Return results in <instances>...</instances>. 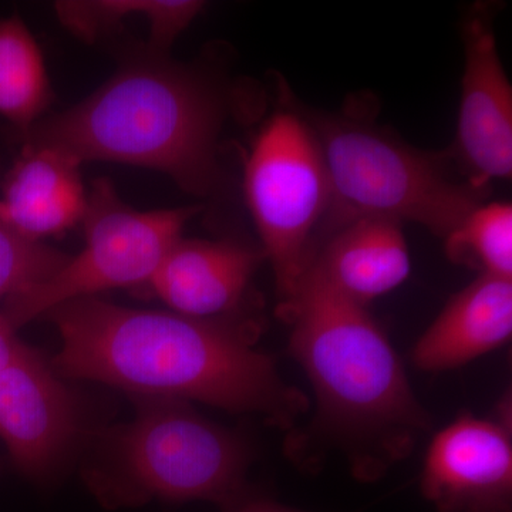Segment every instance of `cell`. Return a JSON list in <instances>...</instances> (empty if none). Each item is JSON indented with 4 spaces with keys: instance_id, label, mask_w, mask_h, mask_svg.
Masks as SVG:
<instances>
[{
    "instance_id": "cell-5",
    "label": "cell",
    "mask_w": 512,
    "mask_h": 512,
    "mask_svg": "<svg viewBox=\"0 0 512 512\" xmlns=\"http://www.w3.org/2000/svg\"><path fill=\"white\" fill-rule=\"evenodd\" d=\"M302 116L328 168L332 201L325 222L330 234L362 218H384L414 222L446 238L483 204L485 190L450 177L439 154L348 116Z\"/></svg>"
},
{
    "instance_id": "cell-9",
    "label": "cell",
    "mask_w": 512,
    "mask_h": 512,
    "mask_svg": "<svg viewBox=\"0 0 512 512\" xmlns=\"http://www.w3.org/2000/svg\"><path fill=\"white\" fill-rule=\"evenodd\" d=\"M463 45L457 154L468 183L487 190L491 181L512 175V87L487 8L467 16Z\"/></svg>"
},
{
    "instance_id": "cell-20",
    "label": "cell",
    "mask_w": 512,
    "mask_h": 512,
    "mask_svg": "<svg viewBox=\"0 0 512 512\" xmlns=\"http://www.w3.org/2000/svg\"><path fill=\"white\" fill-rule=\"evenodd\" d=\"M15 330L5 315L0 312V372L10 365L23 346V343L16 338Z\"/></svg>"
},
{
    "instance_id": "cell-7",
    "label": "cell",
    "mask_w": 512,
    "mask_h": 512,
    "mask_svg": "<svg viewBox=\"0 0 512 512\" xmlns=\"http://www.w3.org/2000/svg\"><path fill=\"white\" fill-rule=\"evenodd\" d=\"M200 207L138 211L124 204L109 180L87 194L84 248L56 272L3 303L13 328L47 315L63 303L110 289L150 284L164 256Z\"/></svg>"
},
{
    "instance_id": "cell-18",
    "label": "cell",
    "mask_w": 512,
    "mask_h": 512,
    "mask_svg": "<svg viewBox=\"0 0 512 512\" xmlns=\"http://www.w3.org/2000/svg\"><path fill=\"white\" fill-rule=\"evenodd\" d=\"M69 256L20 237L0 222V301L8 302L56 272Z\"/></svg>"
},
{
    "instance_id": "cell-14",
    "label": "cell",
    "mask_w": 512,
    "mask_h": 512,
    "mask_svg": "<svg viewBox=\"0 0 512 512\" xmlns=\"http://www.w3.org/2000/svg\"><path fill=\"white\" fill-rule=\"evenodd\" d=\"M312 264L336 292L367 308L410 274L403 224L384 218L349 222L332 232Z\"/></svg>"
},
{
    "instance_id": "cell-11",
    "label": "cell",
    "mask_w": 512,
    "mask_h": 512,
    "mask_svg": "<svg viewBox=\"0 0 512 512\" xmlns=\"http://www.w3.org/2000/svg\"><path fill=\"white\" fill-rule=\"evenodd\" d=\"M262 256L234 241L180 238L148 285L178 315L229 318L239 315Z\"/></svg>"
},
{
    "instance_id": "cell-3",
    "label": "cell",
    "mask_w": 512,
    "mask_h": 512,
    "mask_svg": "<svg viewBox=\"0 0 512 512\" xmlns=\"http://www.w3.org/2000/svg\"><path fill=\"white\" fill-rule=\"evenodd\" d=\"M221 106L200 76L160 53L126 64L92 96L37 121L26 143L77 163L113 161L160 171L195 195L218 181Z\"/></svg>"
},
{
    "instance_id": "cell-12",
    "label": "cell",
    "mask_w": 512,
    "mask_h": 512,
    "mask_svg": "<svg viewBox=\"0 0 512 512\" xmlns=\"http://www.w3.org/2000/svg\"><path fill=\"white\" fill-rule=\"evenodd\" d=\"M79 168L59 151L26 143L3 181L0 222L36 242L82 222L87 194Z\"/></svg>"
},
{
    "instance_id": "cell-15",
    "label": "cell",
    "mask_w": 512,
    "mask_h": 512,
    "mask_svg": "<svg viewBox=\"0 0 512 512\" xmlns=\"http://www.w3.org/2000/svg\"><path fill=\"white\" fill-rule=\"evenodd\" d=\"M204 3L195 0H67L57 2L60 23L82 42H96L130 16L153 23L151 52H165L191 25Z\"/></svg>"
},
{
    "instance_id": "cell-13",
    "label": "cell",
    "mask_w": 512,
    "mask_h": 512,
    "mask_svg": "<svg viewBox=\"0 0 512 512\" xmlns=\"http://www.w3.org/2000/svg\"><path fill=\"white\" fill-rule=\"evenodd\" d=\"M512 335V279L478 275L458 292L413 349L414 365L439 373L504 346Z\"/></svg>"
},
{
    "instance_id": "cell-6",
    "label": "cell",
    "mask_w": 512,
    "mask_h": 512,
    "mask_svg": "<svg viewBox=\"0 0 512 512\" xmlns=\"http://www.w3.org/2000/svg\"><path fill=\"white\" fill-rule=\"evenodd\" d=\"M244 190L284 302L311 265L315 232L332 201L318 140L298 110L276 111L261 128L245 164Z\"/></svg>"
},
{
    "instance_id": "cell-17",
    "label": "cell",
    "mask_w": 512,
    "mask_h": 512,
    "mask_svg": "<svg viewBox=\"0 0 512 512\" xmlns=\"http://www.w3.org/2000/svg\"><path fill=\"white\" fill-rule=\"evenodd\" d=\"M444 239L447 258L454 264L512 279L511 202H483Z\"/></svg>"
},
{
    "instance_id": "cell-2",
    "label": "cell",
    "mask_w": 512,
    "mask_h": 512,
    "mask_svg": "<svg viewBox=\"0 0 512 512\" xmlns=\"http://www.w3.org/2000/svg\"><path fill=\"white\" fill-rule=\"evenodd\" d=\"M278 313L315 392L312 426L345 451L356 478L382 477L431 427L392 343L367 308L336 292L312 262Z\"/></svg>"
},
{
    "instance_id": "cell-16",
    "label": "cell",
    "mask_w": 512,
    "mask_h": 512,
    "mask_svg": "<svg viewBox=\"0 0 512 512\" xmlns=\"http://www.w3.org/2000/svg\"><path fill=\"white\" fill-rule=\"evenodd\" d=\"M45 60L19 16L0 19V116L28 134L50 103Z\"/></svg>"
},
{
    "instance_id": "cell-19",
    "label": "cell",
    "mask_w": 512,
    "mask_h": 512,
    "mask_svg": "<svg viewBox=\"0 0 512 512\" xmlns=\"http://www.w3.org/2000/svg\"><path fill=\"white\" fill-rule=\"evenodd\" d=\"M221 510L222 512H303L285 507V505L276 503V501L264 497V495L256 494L252 490L241 495Z\"/></svg>"
},
{
    "instance_id": "cell-10",
    "label": "cell",
    "mask_w": 512,
    "mask_h": 512,
    "mask_svg": "<svg viewBox=\"0 0 512 512\" xmlns=\"http://www.w3.org/2000/svg\"><path fill=\"white\" fill-rule=\"evenodd\" d=\"M76 429L70 393L23 343L0 372V437L15 467L32 480L49 477L72 446Z\"/></svg>"
},
{
    "instance_id": "cell-8",
    "label": "cell",
    "mask_w": 512,
    "mask_h": 512,
    "mask_svg": "<svg viewBox=\"0 0 512 512\" xmlns=\"http://www.w3.org/2000/svg\"><path fill=\"white\" fill-rule=\"evenodd\" d=\"M510 404L498 419L460 414L431 440L421 491L439 512H512Z\"/></svg>"
},
{
    "instance_id": "cell-4",
    "label": "cell",
    "mask_w": 512,
    "mask_h": 512,
    "mask_svg": "<svg viewBox=\"0 0 512 512\" xmlns=\"http://www.w3.org/2000/svg\"><path fill=\"white\" fill-rule=\"evenodd\" d=\"M247 443L185 402L143 399L136 419L111 431L86 483L106 508L210 501L227 507L251 488Z\"/></svg>"
},
{
    "instance_id": "cell-1",
    "label": "cell",
    "mask_w": 512,
    "mask_h": 512,
    "mask_svg": "<svg viewBox=\"0 0 512 512\" xmlns=\"http://www.w3.org/2000/svg\"><path fill=\"white\" fill-rule=\"evenodd\" d=\"M47 315L62 338L53 365L64 376L110 384L141 400H195L261 414L279 429H291L308 412V397L254 348V320L143 311L94 296Z\"/></svg>"
}]
</instances>
